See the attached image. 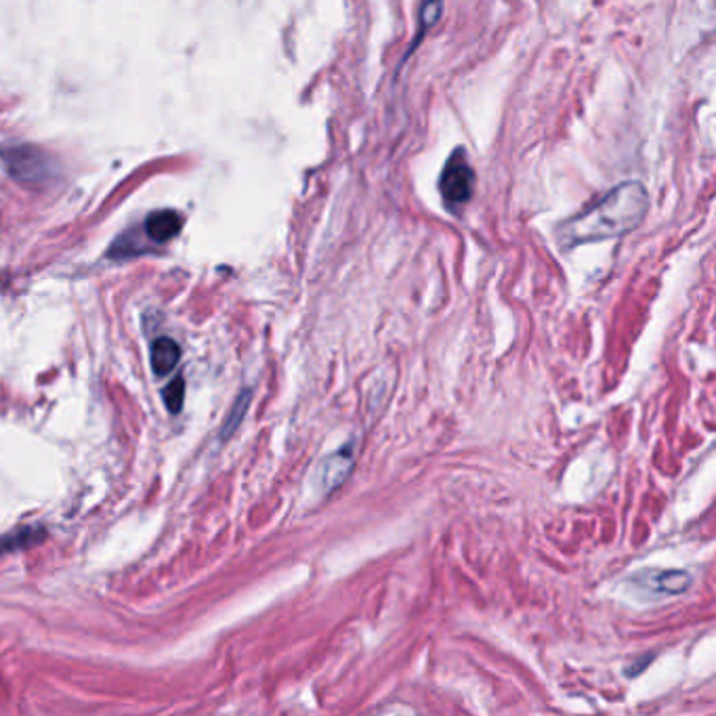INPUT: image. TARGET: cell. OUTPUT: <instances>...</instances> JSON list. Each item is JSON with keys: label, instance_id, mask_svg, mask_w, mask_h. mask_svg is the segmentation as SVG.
Returning <instances> with one entry per match:
<instances>
[{"label": "cell", "instance_id": "1", "mask_svg": "<svg viewBox=\"0 0 716 716\" xmlns=\"http://www.w3.org/2000/svg\"><path fill=\"white\" fill-rule=\"evenodd\" d=\"M649 208V196L645 188L636 181L619 183L618 188L571 216L559 227V242L565 248L577 244L599 242V240L619 238L633 232L645 219Z\"/></svg>", "mask_w": 716, "mask_h": 716}, {"label": "cell", "instance_id": "2", "mask_svg": "<svg viewBox=\"0 0 716 716\" xmlns=\"http://www.w3.org/2000/svg\"><path fill=\"white\" fill-rule=\"evenodd\" d=\"M475 188V173L468 156L462 147L454 149L448 162L443 164L442 177H439V194L443 198V204L454 213L465 206L471 200Z\"/></svg>", "mask_w": 716, "mask_h": 716}, {"label": "cell", "instance_id": "3", "mask_svg": "<svg viewBox=\"0 0 716 716\" xmlns=\"http://www.w3.org/2000/svg\"><path fill=\"white\" fill-rule=\"evenodd\" d=\"M3 160L17 181L28 185L45 183L53 173V162L49 156L42 152V149L29 146L4 149Z\"/></svg>", "mask_w": 716, "mask_h": 716}, {"label": "cell", "instance_id": "4", "mask_svg": "<svg viewBox=\"0 0 716 716\" xmlns=\"http://www.w3.org/2000/svg\"><path fill=\"white\" fill-rule=\"evenodd\" d=\"M633 582L658 594H681L691 586V576L681 569H643Z\"/></svg>", "mask_w": 716, "mask_h": 716}, {"label": "cell", "instance_id": "5", "mask_svg": "<svg viewBox=\"0 0 716 716\" xmlns=\"http://www.w3.org/2000/svg\"><path fill=\"white\" fill-rule=\"evenodd\" d=\"M353 448L351 445H342L339 452L326 456L322 460L320 471H317V484L322 487V494H333L334 490L345 484L349 475L353 471Z\"/></svg>", "mask_w": 716, "mask_h": 716}, {"label": "cell", "instance_id": "6", "mask_svg": "<svg viewBox=\"0 0 716 716\" xmlns=\"http://www.w3.org/2000/svg\"><path fill=\"white\" fill-rule=\"evenodd\" d=\"M181 225H183L181 216L174 213V210H160V213L147 216L146 233L147 238L154 240V242L164 244L181 232Z\"/></svg>", "mask_w": 716, "mask_h": 716}, {"label": "cell", "instance_id": "7", "mask_svg": "<svg viewBox=\"0 0 716 716\" xmlns=\"http://www.w3.org/2000/svg\"><path fill=\"white\" fill-rule=\"evenodd\" d=\"M179 358H181V349H179V345L173 339H168V336H160V339L154 341L152 368L156 372V376L171 375V370L179 364Z\"/></svg>", "mask_w": 716, "mask_h": 716}, {"label": "cell", "instance_id": "8", "mask_svg": "<svg viewBox=\"0 0 716 716\" xmlns=\"http://www.w3.org/2000/svg\"><path fill=\"white\" fill-rule=\"evenodd\" d=\"M248 404H250V391H244V393L236 400V404H233L230 417H227V420H225V425H223V437H230L232 433L238 429V425L242 423L244 412H246V408H248Z\"/></svg>", "mask_w": 716, "mask_h": 716}, {"label": "cell", "instance_id": "9", "mask_svg": "<svg viewBox=\"0 0 716 716\" xmlns=\"http://www.w3.org/2000/svg\"><path fill=\"white\" fill-rule=\"evenodd\" d=\"M183 397H185V383L181 376H177L174 381L168 384L164 389V404L168 408V412L177 414L183 406Z\"/></svg>", "mask_w": 716, "mask_h": 716}, {"label": "cell", "instance_id": "10", "mask_svg": "<svg viewBox=\"0 0 716 716\" xmlns=\"http://www.w3.org/2000/svg\"><path fill=\"white\" fill-rule=\"evenodd\" d=\"M443 0H420V32L431 28L442 13Z\"/></svg>", "mask_w": 716, "mask_h": 716}, {"label": "cell", "instance_id": "11", "mask_svg": "<svg viewBox=\"0 0 716 716\" xmlns=\"http://www.w3.org/2000/svg\"><path fill=\"white\" fill-rule=\"evenodd\" d=\"M34 529H20V534H13L9 535V538H13V543L7 540V543H0V551H11V549H17V544L23 546V544H32L36 540V535L32 534Z\"/></svg>", "mask_w": 716, "mask_h": 716}]
</instances>
